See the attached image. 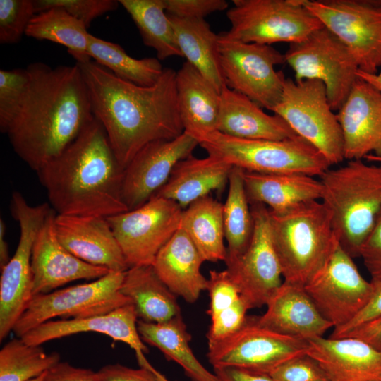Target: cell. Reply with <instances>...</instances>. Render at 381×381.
I'll list each match as a JSON object with an SVG mask.
<instances>
[{"label": "cell", "instance_id": "obj_1", "mask_svg": "<svg viewBox=\"0 0 381 381\" xmlns=\"http://www.w3.org/2000/svg\"><path fill=\"white\" fill-rule=\"evenodd\" d=\"M76 64L89 91L93 115L123 169L148 143L172 140L184 132L174 70L164 68L154 85L141 86L92 60Z\"/></svg>", "mask_w": 381, "mask_h": 381}, {"label": "cell", "instance_id": "obj_2", "mask_svg": "<svg viewBox=\"0 0 381 381\" xmlns=\"http://www.w3.org/2000/svg\"><path fill=\"white\" fill-rule=\"evenodd\" d=\"M30 80L8 126L13 151L35 171L60 155L95 119L89 91L78 65L28 67Z\"/></svg>", "mask_w": 381, "mask_h": 381}, {"label": "cell", "instance_id": "obj_3", "mask_svg": "<svg viewBox=\"0 0 381 381\" xmlns=\"http://www.w3.org/2000/svg\"><path fill=\"white\" fill-rule=\"evenodd\" d=\"M123 170L95 118L37 174L56 214L107 218L128 210L121 193Z\"/></svg>", "mask_w": 381, "mask_h": 381}, {"label": "cell", "instance_id": "obj_4", "mask_svg": "<svg viewBox=\"0 0 381 381\" xmlns=\"http://www.w3.org/2000/svg\"><path fill=\"white\" fill-rule=\"evenodd\" d=\"M320 201L328 210L334 233L341 248L353 258L381 213V165L362 159L349 160L320 176Z\"/></svg>", "mask_w": 381, "mask_h": 381}, {"label": "cell", "instance_id": "obj_5", "mask_svg": "<svg viewBox=\"0 0 381 381\" xmlns=\"http://www.w3.org/2000/svg\"><path fill=\"white\" fill-rule=\"evenodd\" d=\"M269 219L283 281L304 286L338 242L328 210L320 200H313L282 213L269 210Z\"/></svg>", "mask_w": 381, "mask_h": 381}, {"label": "cell", "instance_id": "obj_6", "mask_svg": "<svg viewBox=\"0 0 381 381\" xmlns=\"http://www.w3.org/2000/svg\"><path fill=\"white\" fill-rule=\"evenodd\" d=\"M208 155L233 167L260 174H300L320 176L331 164L300 136L274 140H249L214 131L198 140Z\"/></svg>", "mask_w": 381, "mask_h": 381}, {"label": "cell", "instance_id": "obj_7", "mask_svg": "<svg viewBox=\"0 0 381 381\" xmlns=\"http://www.w3.org/2000/svg\"><path fill=\"white\" fill-rule=\"evenodd\" d=\"M272 111L318 149L331 166L345 159L341 126L321 81L285 78L281 98Z\"/></svg>", "mask_w": 381, "mask_h": 381}, {"label": "cell", "instance_id": "obj_8", "mask_svg": "<svg viewBox=\"0 0 381 381\" xmlns=\"http://www.w3.org/2000/svg\"><path fill=\"white\" fill-rule=\"evenodd\" d=\"M10 207L11 214L19 225L20 237L14 255L1 269V341L13 331L33 296L32 246L38 231L52 209L47 202L30 205L18 191L13 192Z\"/></svg>", "mask_w": 381, "mask_h": 381}, {"label": "cell", "instance_id": "obj_9", "mask_svg": "<svg viewBox=\"0 0 381 381\" xmlns=\"http://www.w3.org/2000/svg\"><path fill=\"white\" fill-rule=\"evenodd\" d=\"M124 272H109L89 282L33 296L12 332L17 337H21L55 318H86L131 303L120 291Z\"/></svg>", "mask_w": 381, "mask_h": 381}, {"label": "cell", "instance_id": "obj_10", "mask_svg": "<svg viewBox=\"0 0 381 381\" xmlns=\"http://www.w3.org/2000/svg\"><path fill=\"white\" fill-rule=\"evenodd\" d=\"M226 34L248 43L298 42L323 27L300 0H234Z\"/></svg>", "mask_w": 381, "mask_h": 381}, {"label": "cell", "instance_id": "obj_11", "mask_svg": "<svg viewBox=\"0 0 381 381\" xmlns=\"http://www.w3.org/2000/svg\"><path fill=\"white\" fill-rule=\"evenodd\" d=\"M219 35V54L226 85L272 111L279 102L285 76L275 66L286 63L284 54L271 45L244 42Z\"/></svg>", "mask_w": 381, "mask_h": 381}, {"label": "cell", "instance_id": "obj_12", "mask_svg": "<svg viewBox=\"0 0 381 381\" xmlns=\"http://www.w3.org/2000/svg\"><path fill=\"white\" fill-rule=\"evenodd\" d=\"M348 48L358 70L381 67V1L300 0Z\"/></svg>", "mask_w": 381, "mask_h": 381}, {"label": "cell", "instance_id": "obj_13", "mask_svg": "<svg viewBox=\"0 0 381 381\" xmlns=\"http://www.w3.org/2000/svg\"><path fill=\"white\" fill-rule=\"evenodd\" d=\"M286 63L296 82L317 80L325 86L329 104L338 111L358 79L357 64L344 43L325 27L306 39L289 44Z\"/></svg>", "mask_w": 381, "mask_h": 381}, {"label": "cell", "instance_id": "obj_14", "mask_svg": "<svg viewBox=\"0 0 381 381\" xmlns=\"http://www.w3.org/2000/svg\"><path fill=\"white\" fill-rule=\"evenodd\" d=\"M207 358L213 368L232 366L269 375L283 363L306 354L307 342L279 334L248 316L231 336L207 345Z\"/></svg>", "mask_w": 381, "mask_h": 381}, {"label": "cell", "instance_id": "obj_15", "mask_svg": "<svg viewBox=\"0 0 381 381\" xmlns=\"http://www.w3.org/2000/svg\"><path fill=\"white\" fill-rule=\"evenodd\" d=\"M333 328L350 322L365 306L374 284L365 280L351 257L337 243L321 268L303 286Z\"/></svg>", "mask_w": 381, "mask_h": 381}, {"label": "cell", "instance_id": "obj_16", "mask_svg": "<svg viewBox=\"0 0 381 381\" xmlns=\"http://www.w3.org/2000/svg\"><path fill=\"white\" fill-rule=\"evenodd\" d=\"M183 209L153 196L143 205L107 218L129 267L150 265L179 229Z\"/></svg>", "mask_w": 381, "mask_h": 381}, {"label": "cell", "instance_id": "obj_17", "mask_svg": "<svg viewBox=\"0 0 381 381\" xmlns=\"http://www.w3.org/2000/svg\"><path fill=\"white\" fill-rule=\"evenodd\" d=\"M253 231L244 253L226 265L250 309L266 306L283 282L279 262L270 226L269 209L251 204Z\"/></svg>", "mask_w": 381, "mask_h": 381}, {"label": "cell", "instance_id": "obj_18", "mask_svg": "<svg viewBox=\"0 0 381 381\" xmlns=\"http://www.w3.org/2000/svg\"><path fill=\"white\" fill-rule=\"evenodd\" d=\"M198 141L183 132L172 140H159L143 147L123 170L122 198L128 210L152 198L168 181L175 165L192 155Z\"/></svg>", "mask_w": 381, "mask_h": 381}, {"label": "cell", "instance_id": "obj_19", "mask_svg": "<svg viewBox=\"0 0 381 381\" xmlns=\"http://www.w3.org/2000/svg\"><path fill=\"white\" fill-rule=\"evenodd\" d=\"M56 214L52 209L32 246L33 296L52 292L73 281L95 280L110 272L81 260L61 244L55 230Z\"/></svg>", "mask_w": 381, "mask_h": 381}, {"label": "cell", "instance_id": "obj_20", "mask_svg": "<svg viewBox=\"0 0 381 381\" xmlns=\"http://www.w3.org/2000/svg\"><path fill=\"white\" fill-rule=\"evenodd\" d=\"M345 159L381 157V93L359 78L338 110Z\"/></svg>", "mask_w": 381, "mask_h": 381}, {"label": "cell", "instance_id": "obj_21", "mask_svg": "<svg viewBox=\"0 0 381 381\" xmlns=\"http://www.w3.org/2000/svg\"><path fill=\"white\" fill-rule=\"evenodd\" d=\"M54 225L61 244L81 260L110 272L128 269L107 218L56 214Z\"/></svg>", "mask_w": 381, "mask_h": 381}, {"label": "cell", "instance_id": "obj_22", "mask_svg": "<svg viewBox=\"0 0 381 381\" xmlns=\"http://www.w3.org/2000/svg\"><path fill=\"white\" fill-rule=\"evenodd\" d=\"M306 354L329 381H381V351L352 337L306 341Z\"/></svg>", "mask_w": 381, "mask_h": 381}, {"label": "cell", "instance_id": "obj_23", "mask_svg": "<svg viewBox=\"0 0 381 381\" xmlns=\"http://www.w3.org/2000/svg\"><path fill=\"white\" fill-rule=\"evenodd\" d=\"M138 320L133 304L128 303L104 314L82 318L49 320L20 338L30 345H42L52 340L78 333L97 332L126 344L135 351L138 357L149 351L139 335Z\"/></svg>", "mask_w": 381, "mask_h": 381}, {"label": "cell", "instance_id": "obj_24", "mask_svg": "<svg viewBox=\"0 0 381 381\" xmlns=\"http://www.w3.org/2000/svg\"><path fill=\"white\" fill-rule=\"evenodd\" d=\"M258 322L272 331L308 341L323 337L333 325L323 318L303 286L283 281Z\"/></svg>", "mask_w": 381, "mask_h": 381}, {"label": "cell", "instance_id": "obj_25", "mask_svg": "<svg viewBox=\"0 0 381 381\" xmlns=\"http://www.w3.org/2000/svg\"><path fill=\"white\" fill-rule=\"evenodd\" d=\"M217 131L249 140H280L298 136L278 115H270L248 97L224 86Z\"/></svg>", "mask_w": 381, "mask_h": 381}, {"label": "cell", "instance_id": "obj_26", "mask_svg": "<svg viewBox=\"0 0 381 381\" xmlns=\"http://www.w3.org/2000/svg\"><path fill=\"white\" fill-rule=\"evenodd\" d=\"M204 262L194 243L179 226L159 251L152 266L176 296L193 303L207 289V279L201 272Z\"/></svg>", "mask_w": 381, "mask_h": 381}, {"label": "cell", "instance_id": "obj_27", "mask_svg": "<svg viewBox=\"0 0 381 381\" xmlns=\"http://www.w3.org/2000/svg\"><path fill=\"white\" fill-rule=\"evenodd\" d=\"M232 168L215 157L197 158L192 155L175 165L167 183L155 195L173 200L184 210L212 191L222 192Z\"/></svg>", "mask_w": 381, "mask_h": 381}, {"label": "cell", "instance_id": "obj_28", "mask_svg": "<svg viewBox=\"0 0 381 381\" xmlns=\"http://www.w3.org/2000/svg\"><path fill=\"white\" fill-rule=\"evenodd\" d=\"M176 85L184 131L198 141L217 131L220 92L187 61L176 71Z\"/></svg>", "mask_w": 381, "mask_h": 381}, {"label": "cell", "instance_id": "obj_29", "mask_svg": "<svg viewBox=\"0 0 381 381\" xmlns=\"http://www.w3.org/2000/svg\"><path fill=\"white\" fill-rule=\"evenodd\" d=\"M250 205L262 204L282 213L303 202L320 200L322 185L315 176L300 174H260L243 170Z\"/></svg>", "mask_w": 381, "mask_h": 381}, {"label": "cell", "instance_id": "obj_30", "mask_svg": "<svg viewBox=\"0 0 381 381\" xmlns=\"http://www.w3.org/2000/svg\"><path fill=\"white\" fill-rule=\"evenodd\" d=\"M120 291L133 304L139 320L160 323L181 315L177 296L152 265L129 267L124 272Z\"/></svg>", "mask_w": 381, "mask_h": 381}, {"label": "cell", "instance_id": "obj_31", "mask_svg": "<svg viewBox=\"0 0 381 381\" xmlns=\"http://www.w3.org/2000/svg\"><path fill=\"white\" fill-rule=\"evenodd\" d=\"M168 16L182 56L221 92L226 83L219 60V35L205 19Z\"/></svg>", "mask_w": 381, "mask_h": 381}, {"label": "cell", "instance_id": "obj_32", "mask_svg": "<svg viewBox=\"0 0 381 381\" xmlns=\"http://www.w3.org/2000/svg\"><path fill=\"white\" fill-rule=\"evenodd\" d=\"M206 290L210 297L207 313L210 325L206 334L210 345L238 331L246 322L250 308L226 269L209 272Z\"/></svg>", "mask_w": 381, "mask_h": 381}, {"label": "cell", "instance_id": "obj_33", "mask_svg": "<svg viewBox=\"0 0 381 381\" xmlns=\"http://www.w3.org/2000/svg\"><path fill=\"white\" fill-rule=\"evenodd\" d=\"M139 335L145 344L157 348L168 361L179 364L192 381H219L197 359L190 346L191 336L181 315L164 322L138 320Z\"/></svg>", "mask_w": 381, "mask_h": 381}, {"label": "cell", "instance_id": "obj_34", "mask_svg": "<svg viewBox=\"0 0 381 381\" xmlns=\"http://www.w3.org/2000/svg\"><path fill=\"white\" fill-rule=\"evenodd\" d=\"M182 228L198 250L204 261L225 262L223 204L210 195L202 198L182 212Z\"/></svg>", "mask_w": 381, "mask_h": 381}, {"label": "cell", "instance_id": "obj_35", "mask_svg": "<svg viewBox=\"0 0 381 381\" xmlns=\"http://www.w3.org/2000/svg\"><path fill=\"white\" fill-rule=\"evenodd\" d=\"M87 28L61 8L52 7L35 14L25 35L66 47L78 64L91 61L88 54Z\"/></svg>", "mask_w": 381, "mask_h": 381}, {"label": "cell", "instance_id": "obj_36", "mask_svg": "<svg viewBox=\"0 0 381 381\" xmlns=\"http://www.w3.org/2000/svg\"><path fill=\"white\" fill-rule=\"evenodd\" d=\"M129 13L143 43L157 53L159 60L182 56L164 0H119Z\"/></svg>", "mask_w": 381, "mask_h": 381}, {"label": "cell", "instance_id": "obj_37", "mask_svg": "<svg viewBox=\"0 0 381 381\" xmlns=\"http://www.w3.org/2000/svg\"><path fill=\"white\" fill-rule=\"evenodd\" d=\"M223 204L224 237L227 243L226 265L236 261L247 248L253 231V218L247 198L243 169L233 167Z\"/></svg>", "mask_w": 381, "mask_h": 381}, {"label": "cell", "instance_id": "obj_38", "mask_svg": "<svg viewBox=\"0 0 381 381\" xmlns=\"http://www.w3.org/2000/svg\"><path fill=\"white\" fill-rule=\"evenodd\" d=\"M88 54L116 76L141 86L154 85L164 71L157 58H133L118 44L91 34L89 35Z\"/></svg>", "mask_w": 381, "mask_h": 381}, {"label": "cell", "instance_id": "obj_39", "mask_svg": "<svg viewBox=\"0 0 381 381\" xmlns=\"http://www.w3.org/2000/svg\"><path fill=\"white\" fill-rule=\"evenodd\" d=\"M59 361V353H47L41 345H30L20 337L15 338L0 351V381H28Z\"/></svg>", "mask_w": 381, "mask_h": 381}, {"label": "cell", "instance_id": "obj_40", "mask_svg": "<svg viewBox=\"0 0 381 381\" xmlns=\"http://www.w3.org/2000/svg\"><path fill=\"white\" fill-rule=\"evenodd\" d=\"M30 80L28 68L0 70V130L5 133L18 111Z\"/></svg>", "mask_w": 381, "mask_h": 381}, {"label": "cell", "instance_id": "obj_41", "mask_svg": "<svg viewBox=\"0 0 381 381\" xmlns=\"http://www.w3.org/2000/svg\"><path fill=\"white\" fill-rule=\"evenodd\" d=\"M35 14L33 0H0V42H18Z\"/></svg>", "mask_w": 381, "mask_h": 381}, {"label": "cell", "instance_id": "obj_42", "mask_svg": "<svg viewBox=\"0 0 381 381\" xmlns=\"http://www.w3.org/2000/svg\"><path fill=\"white\" fill-rule=\"evenodd\" d=\"M36 13L52 7L64 9L87 28L97 18L116 10L115 0H33Z\"/></svg>", "mask_w": 381, "mask_h": 381}, {"label": "cell", "instance_id": "obj_43", "mask_svg": "<svg viewBox=\"0 0 381 381\" xmlns=\"http://www.w3.org/2000/svg\"><path fill=\"white\" fill-rule=\"evenodd\" d=\"M270 376L274 381H329L318 363L307 354L283 363Z\"/></svg>", "mask_w": 381, "mask_h": 381}, {"label": "cell", "instance_id": "obj_44", "mask_svg": "<svg viewBox=\"0 0 381 381\" xmlns=\"http://www.w3.org/2000/svg\"><path fill=\"white\" fill-rule=\"evenodd\" d=\"M138 363L137 369L119 363L104 365L97 371L99 381H169L146 358Z\"/></svg>", "mask_w": 381, "mask_h": 381}, {"label": "cell", "instance_id": "obj_45", "mask_svg": "<svg viewBox=\"0 0 381 381\" xmlns=\"http://www.w3.org/2000/svg\"><path fill=\"white\" fill-rule=\"evenodd\" d=\"M164 4L167 14L190 19H204L228 8L225 0H164Z\"/></svg>", "mask_w": 381, "mask_h": 381}, {"label": "cell", "instance_id": "obj_46", "mask_svg": "<svg viewBox=\"0 0 381 381\" xmlns=\"http://www.w3.org/2000/svg\"><path fill=\"white\" fill-rule=\"evenodd\" d=\"M359 257L363 259L371 281L381 282V213L363 243Z\"/></svg>", "mask_w": 381, "mask_h": 381}, {"label": "cell", "instance_id": "obj_47", "mask_svg": "<svg viewBox=\"0 0 381 381\" xmlns=\"http://www.w3.org/2000/svg\"><path fill=\"white\" fill-rule=\"evenodd\" d=\"M371 282L374 291L365 306L350 322L334 328L329 337H344L356 327L381 317V282Z\"/></svg>", "mask_w": 381, "mask_h": 381}, {"label": "cell", "instance_id": "obj_48", "mask_svg": "<svg viewBox=\"0 0 381 381\" xmlns=\"http://www.w3.org/2000/svg\"><path fill=\"white\" fill-rule=\"evenodd\" d=\"M44 381H99L97 371L59 361L45 373Z\"/></svg>", "mask_w": 381, "mask_h": 381}, {"label": "cell", "instance_id": "obj_49", "mask_svg": "<svg viewBox=\"0 0 381 381\" xmlns=\"http://www.w3.org/2000/svg\"><path fill=\"white\" fill-rule=\"evenodd\" d=\"M219 381H274L269 375L232 366L213 368Z\"/></svg>", "mask_w": 381, "mask_h": 381}, {"label": "cell", "instance_id": "obj_50", "mask_svg": "<svg viewBox=\"0 0 381 381\" xmlns=\"http://www.w3.org/2000/svg\"><path fill=\"white\" fill-rule=\"evenodd\" d=\"M345 337L358 338L381 351V317L356 327Z\"/></svg>", "mask_w": 381, "mask_h": 381}, {"label": "cell", "instance_id": "obj_51", "mask_svg": "<svg viewBox=\"0 0 381 381\" xmlns=\"http://www.w3.org/2000/svg\"><path fill=\"white\" fill-rule=\"evenodd\" d=\"M6 224L0 219V268L2 269L10 260L9 248L5 239Z\"/></svg>", "mask_w": 381, "mask_h": 381}, {"label": "cell", "instance_id": "obj_52", "mask_svg": "<svg viewBox=\"0 0 381 381\" xmlns=\"http://www.w3.org/2000/svg\"><path fill=\"white\" fill-rule=\"evenodd\" d=\"M356 75L370 84L381 93V71L376 73H368L358 70Z\"/></svg>", "mask_w": 381, "mask_h": 381}, {"label": "cell", "instance_id": "obj_53", "mask_svg": "<svg viewBox=\"0 0 381 381\" xmlns=\"http://www.w3.org/2000/svg\"><path fill=\"white\" fill-rule=\"evenodd\" d=\"M365 159L369 162H381V157H376L373 155H369L365 157Z\"/></svg>", "mask_w": 381, "mask_h": 381}, {"label": "cell", "instance_id": "obj_54", "mask_svg": "<svg viewBox=\"0 0 381 381\" xmlns=\"http://www.w3.org/2000/svg\"><path fill=\"white\" fill-rule=\"evenodd\" d=\"M45 373H43L42 375L38 376V377L32 378V379H31V380H30L28 381H44V377Z\"/></svg>", "mask_w": 381, "mask_h": 381}]
</instances>
